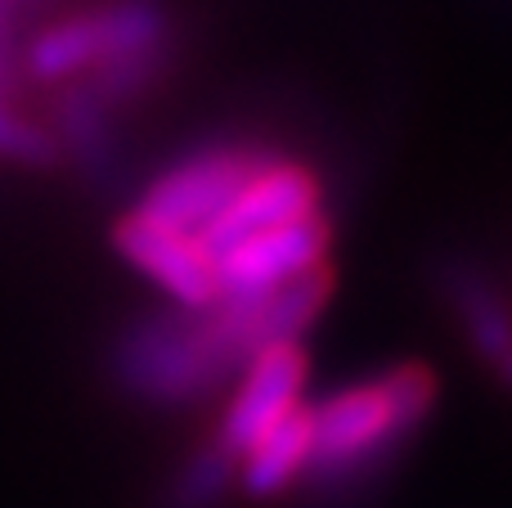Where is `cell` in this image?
Returning <instances> with one entry per match:
<instances>
[{"label":"cell","mask_w":512,"mask_h":508,"mask_svg":"<svg viewBox=\"0 0 512 508\" xmlns=\"http://www.w3.org/2000/svg\"><path fill=\"white\" fill-rule=\"evenodd\" d=\"M441 387L418 360L391 365L373 378L324 396L310 410V464L306 482L328 491H351L364 477H378L432 419Z\"/></svg>","instance_id":"obj_1"},{"label":"cell","mask_w":512,"mask_h":508,"mask_svg":"<svg viewBox=\"0 0 512 508\" xmlns=\"http://www.w3.org/2000/svg\"><path fill=\"white\" fill-rule=\"evenodd\" d=\"M234 369L239 365L221 347L207 311L144 315L113 347V374L122 392L149 405H189Z\"/></svg>","instance_id":"obj_2"},{"label":"cell","mask_w":512,"mask_h":508,"mask_svg":"<svg viewBox=\"0 0 512 508\" xmlns=\"http://www.w3.org/2000/svg\"><path fill=\"white\" fill-rule=\"evenodd\" d=\"M274 158L279 153L256 140H212L203 149H189L149 180V189L131 207V216L194 239V234H203L252 185L256 171Z\"/></svg>","instance_id":"obj_3"},{"label":"cell","mask_w":512,"mask_h":508,"mask_svg":"<svg viewBox=\"0 0 512 508\" xmlns=\"http://www.w3.org/2000/svg\"><path fill=\"white\" fill-rule=\"evenodd\" d=\"M319 194H324V185H319L315 167L279 153L274 162H265V167L256 171L252 185L243 189L203 234H194V243L216 266L225 252H234L239 243L256 239V234H270V230H283V225H292V221L315 216Z\"/></svg>","instance_id":"obj_4"},{"label":"cell","mask_w":512,"mask_h":508,"mask_svg":"<svg viewBox=\"0 0 512 508\" xmlns=\"http://www.w3.org/2000/svg\"><path fill=\"white\" fill-rule=\"evenodd\" d=\"M306 374H310V360H306V351H301V342H279V347L256 351L248 365H243V378H239V387H234L230 405L221 410L212 446L221 450L230 464H239L283 414L297 410Z\"/></svg>","instance_id":"obj_5"},{"label":"cell","mask_w":512,"mask_h":508,"mask_svg":"<svg viewBox=\"0 0 512 508\" xmlns=\"http://www.w3.org/2000/svg\"><path fill=\"white\" fill-rule=\"evenodd\" d=\"M328 252H333V225H328L324 212L306 216V221H292L283 230L256 234V239L239 243V248L225 252L212 266L221 302L225 297H256L279 284H292L306 270L328 266Z\"/></svg>","instance_id":"obj_6"},{"label":"cell","mask_w":512,"mask_h":508,"mask_svg":"<svg viewBox=\"0 0 512 508\" xmlns=\"http://www.w3.org/2000/svg\"><path fill=\"white\" fill-rule=\"evenodd\" d=\"M113 248L126 266H135L144 279L171 293L180 302V311H212L221 302V288H216V270L212 261L198 252L194 239L185 234H171L162 225H149L140 216L126 212L113 225Z\"/></svg>","instance_id":"obj_7"},{"label":"cell","mask_w":512,"mask_h":508,"mask_svg":"<svg viewBox=\"0 0 512 508\" xmlns=\"http://www.w3.org/2000/svg\"><path fill=\"white\" fill-rule=\"evenodd\" d=\"M310 441H315V432H310V410L297 405V410L283 414L248 455L234 464L239 468V473H234L239 477V491L248 495V500H274V495H283L288 486H297L310 464Z\"/></svg>","instance_id":"obj_8"},{"label":"cell","mask_w":512,"mask_h":508,"mask_svg":"<svg viewBox=\"0 0 512 508\" xmlns=\"http://www.w3.org/2000/svg\"><path fill=\"white\" fill-rule=\"evenodd\" d=\"M445 288H450L454 315H459L472 351H477L481 360H490V365H499V360L512 351V311H508V302L495 293V284H490L481 270H463V266L450 270Z\"/></svg>","instance_id":"obj_9"},{"label":"cell","mask_w":512,"mask_h":508,"mask_svg":"<svg viewBox=\"0 0 512 508\" xmlns=\"http://www.w3.org/2000/svg\"><path fill=\"white\" fill-rule=\"evenodd\" d=\"M230 482H234V464L207 441V446L194 450V455L185 459V468L176 473L167 508H216L221 495L230 491Z\"/></svg>","instance_id":"obj_10"},{"label":"cell","mask_w":512,"mask_h":508,"mask_svg":"<svg viewBox=\"0 0 512 508\" xmlns=\"http://www.w3.org/2000/svg\"><path fill=\"white\" fill-rule=\"evenodd\" d=\"M499 374H504V383L512 387V351H508V356H504V360H499Z\"/></svg>","instance_id":"obj_11"}]
</instances>
